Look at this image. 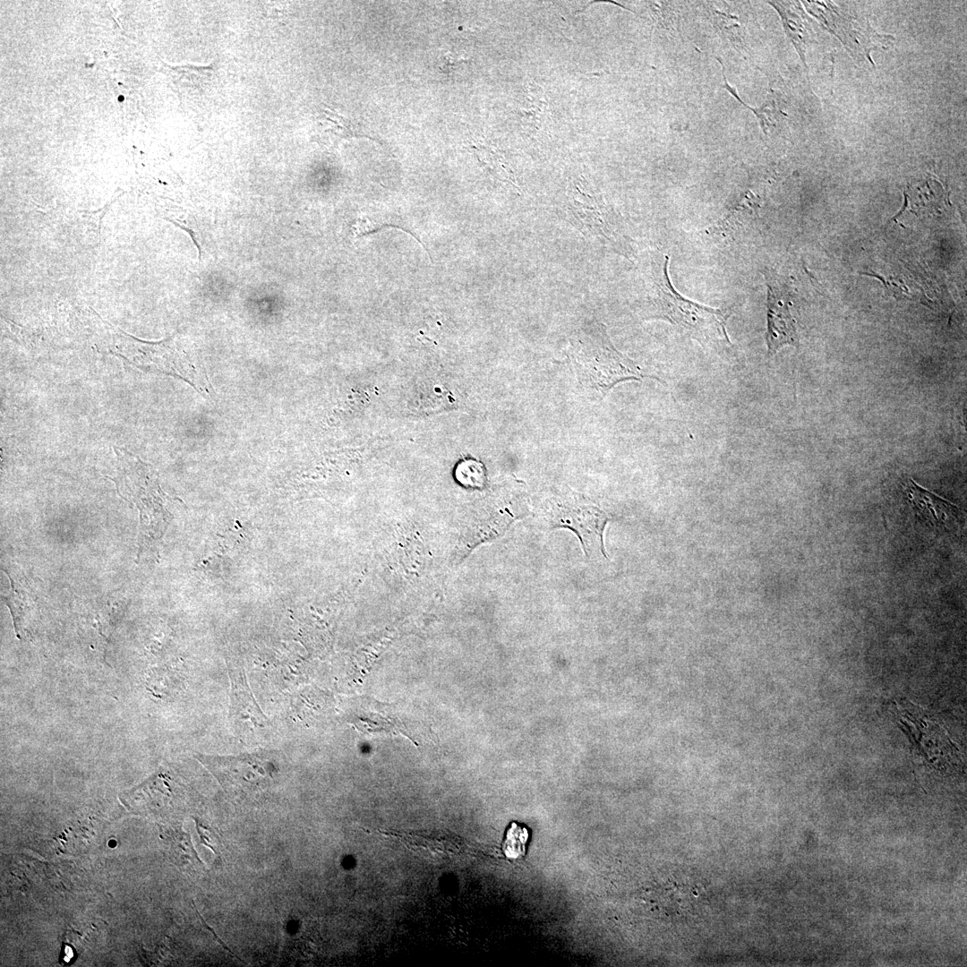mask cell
Instances as JSON below:
<instances>
[{
	"instance_id": "cell-1",
	"label": "cell",
	"mask_w": 967,
	"mask_h": 967,
	"mask_svg": "<svg viewBox=\"0 0 967 967\" xmlns=\"http://www.w3.org/2000/svg\"><path fill=\"white\" fill-rule=\"evenodd\" d=\"M670 257L663 255L652 267L653 293L644 303L646 318L661 319L682 329L690 337L703 341L730 343L726 322L732 308H713L680 295L669 278Z\"/></svg>"
},
{
	"instance_id": "cell-2",
	"label": "cell",
	"mask_w": 967,
	"mask_h": 967,
	"mask_svg": "<svg viewBox=\"0 0 967 967\" xmlns=\"http://www.w3.org/2000/svg\"><path fill=\"white\" fill-rule=\"evenodd\" d=\"M569 352L580 376L597 389L607 390L620 381L643 377L638 366L613 347L598 322L574 334Z\"/></svg>"
},
{
	"instance_id": "cell-3",
	"label": "cell",
	"mask_w": 967,
	"mask_h": 967,
	"mask_svg": "<svg viewBox=\"0 0 967 967\" xmlns=\"http://www.w3.org/2000/svg\"><path fill=\"white\" fill-rule=\"evenodd\" d=\"M119 461V473L113 480L119 494L135 504L140 516L138 556L149 547L159 535V512L161 492L153 471L138 457L127 450L116 449Z\"/></svg>"
},
{
	"instance_id": "cell-4",
	"label": "cell",
	"mask_w": 967,
	"mask_h": 967,
	"mask_svg": "<svg viewBox=\"0 0 967 967\" xmlns=\"http://www.w3.org/2000/svg\"><path fill=\"white\" fill-rule=\"evenodd\" d=\"M197 758L226 792L235 795H251L269 788L278 770L270 755L263 752L239 756L198 755Z\"/></svg>"
},
{
	"instance_id": "cell-5",
	"label": "cell",
	"mask_w": 967,
	"mask_h": 967,
	"mask_svg": "<svg viewBox=\"0 0 967 967\" xmlns=\"http://www.w3.org/2000/svg\"><path fill=\"white\" fill-rule=\"evenodd\" d=\"M808 12L836 36L855 58L873 63L871 51L885 47L891 36L877 34L862 18L830 1H803Z\"/></svg>"
},
{
	"instance_id": "cell-6",
	"label": "cell",
	"mask_w": 967,
	"mask_h": 967,
	"mask_svg": "<svg viewBox=\"0 0 967 967\" xmlns=\"http://www.w3.org/2000/svg\"><path fill=\"white\" fill-rule=\"evenodd\" d=\"M767 287L766 340L769 354H774L785 345L798 346L795 320L790 311V293L775 276L766 273Z\"/></svg>"
},
{
	"instance_id": "cell-7",
	"label": "cell",
	"mask_w": 967,
	"mask_h": 967,
	"mask_svg": "<svg viewBox=\"0 0 967 967\" xmlns=\"http://www.w3.org/2000/svg\"><path fill=\"white\" fill-rule=\"evenodd\" d=\"M895 715L915 749L927 759H937L941 757H947L944 750L954 756L955 747L947 734L936 722L930 720L920 708L911 705V712L909 705H895Z\"/></svg>"
},
{
	"instance_id": "cell-8",
	"label": "cell",
	"mask_w": 967,
	"mask_h": 967,
	"mask_svg": "<svg viewBox=\"0 0 967 967\" xmlns=\"http://www.w3.org/2000/svg\"><path fill=\"white\" fill-rule=\"evenodd\" d=\"M607 520L598 508L578 502L559 503L551 513L554 526L569 527L578 535L586 552L598 550L603 554V532Z\"/></svg>"
},
{
	"instance_id": "cell-9",
	"label": "cell",
	"mask_w": 967,
	"mask_h": 967,
	"mask_svg": "<svg viewBox=\"0 0 967 967\" xmlns=\"http://www.w3.org/2000/svg\"><path fill=\"white\" fill-rule=\"evenodd\" d=\"M779 13L784 31L807 68L806 49L815 39L813 21L795 1H769Z\"/></svg>"
},
{
	"instance_id": "cell-10",
	"label": "cell",
	"mask_w": 967,
	"mask_h": 967,
	"mask_svg": "<svg viewBox=\"0 0 967 967\" xmlns=\"http://www.w3.org/2000/svg\"><path fill=\"white\" fill-rule=\"evenodd\" d=\"M905 492L909 501L928 521L945 525L955 518L958 508L954 504L924 489L912 479Z\"/></svg>"
},
{
	"instance_id": "cell-11",
	"label": "cell",
	"mask_w": 967,
	"mask_h": 967,
	"mask_svg": "<svg viewBox=\"0 0 967 967\" xmlns=\"http://www.w3.org/2000/svg\"><path fill=\"white\" fill-rule=\"evenodd\" d=\"M231 677V709L235 721L247 723L253 728H262L266 717L261 712L245 683L244 673H234Z\"/></svg>"
},
{
	"instance_id": "cell-12",
	"label": "cell",
	"mask_w": 967,
	"mask_h": 967,
	"mask_svg": "<svg viewBox=\"0 0 967 967\" xmlns=\"http://www.w3.org/2000/svg\"><path fill=\"white\" fill-rule=\"evenodd\" d=\"M316 138L324 144H337L352 137L366 136L349 119L338 113L324 109L317 118Z\"/></svg>"
},
{
	"instance_id": "cell-13",
	"label": "cell",
	"mask_w": 967,
	"mask_h": 967,
	"mask_svg": "<svg viewBox=\"0 0 967 967\" xmlns=\"http://www.w3.org/2000/svg\"><path fill=\"white\" fill-rule=\"evenodd\" d=\"M12 588L8 597H5L6 603L8 604L12 612L14 627L18 634L23 628V624L28 620V615L30 614L35 608V601L32 595V591L27 585L26 581L21 579H13L9 576Z\"/></svg>"
},
{
	"instance_id": "cell-14",
	"label": "cell",
	"mask_w": 967,
	"mask_h": 967,
	"mask_svg": "<svg viewBox=\"0 0 967 967\" xmlns=\"http://www.w3.org/2000/svg\"><path fill=\"white\" fill-rule=\"evenodd\" d=\"M457 477L466 486L481 487L485 482L484 468L476 461L466 460L458 467Z\"/></svg>"
},
{
	"instance_id": "cell-15",
	"label": "cell",
	"mask_w": 967,
	"mask_h": 967,
	"mask_svg": "<svg viewBox=\"0 0 967 967\" xmlns=\"http://www.w3.org/2000/svg\"><path fill=\"white\" fill-rule=\"evenodd\" d=\"M528 107L522 108V122L529 126L537 128L541 121V115H543L546 103L539 97V91L535 89H530L529 95L527 97Z\"/></svg>"
},
{
	"instance_id": "cell-16",
	"label": "cell",
	"mask_w": 967,
	"mask_h": 967,
	"mask_svg": "<svg viewBox=\"0 0 967 967\" xmlns=\"http://www.w3.org/2000/svg\"><path fill=\"white\" fill-rule=\"evenodd\" d=\"M409 843H413L414 846L426 848L430 850H435L436 851L444 852V833L442 834H425L422 833L408 834Z\"/></svg>"
},
{
	"instance_id": "cell-17",
	"label": "cell",
	"mask_w": 967,
	"mask_h": 967,
	"mask_svg": "<svg viewBox=\"0 0 967 967\" xmlns=\"http://www.w3.org/2000/svg\"><path fill=\"white\" fill-rule=\"evenodd\" d=\"M463 61L464 60H458L456 58H453V56L449 55V53L445 54L444 56H442L443 72L446 73H451L455 69V67Z\"/></svg>"
}]
</instances>
